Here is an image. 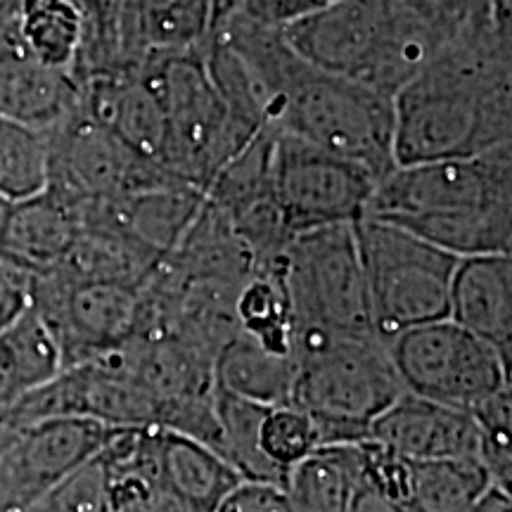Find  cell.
<instances>
[{
    "label": "cell",
    "instance_id": "cell-1",
    "mask_svg": "<svg viewBox=\"0 0 512 512\" xmlns=\"http://www.w3.org/2000/svg\"><path fill=\"white\" fill-rule=\"evenodd\" d=\"M512 24L446 43L392 98L396 166L477 157L512 145Z\"/></svg>",
    "mask_w": 512,
    "mask_h": 512
},
{
    "label": "cell",
    "instance_id": "cell-2",
    "mask_svg": "<svg viewBox=\"0 0 512 512\" xmlns=\"http://www.w3.org/2000/svg\"><path fill=\"white\" fill-rule=\"evenodd\" d=\"M366 216L394 223L446 252L512 254V145L477 157L396 166Z\"/></svg>",
    "mask_w": 512,
    "mask_h": 512
},
{
    "label": "cell",
    "instance_id": "cell-3",
    "mask_svg": "<svg viewBox=\"0 0 512 512\" xmlns=\"http://www.w3.org/2000/svg\"><path fill=\"white\" fill-rule=\"evenodd\" d=\"M283 31L306 62L387 98L453 41L413 0H335Z\"/></svg>",
    "mask_w": 512,
    "mask_h": 512
},
{
    "label": "cell",
    "instance_id": "cell-4",
    "mask_svg": "<svg viewBox=\"0 0 512 512\" xmlns=\"http://www.w3.org/2000/svg\"><path fill=\"white\" fill-rule=\"evenodd\" d=\"M290 406L309 418L318 446L368 439L370 427L403 394L377 337L294 339Z\"/></svg>",
    "mask_w": 512,
    "mask_h": 512
},
{
    "label": "cell",
    "instance_id": "cell-5",
    "mask_svg": "<svg viewBox=\"0 0 512 512\" xmlns=\"http://www.w3.org/2000/svg\"><path fill=\"white\" fill-rule=\"evenodd\" d=\"M271 131L349 159L382 181L396 169L392 98L294 55L271 112Z\"/></svg>",
    "mask_w": 512,
    "mask_h": 512
},
{
    "label": "cell",
    "instance_id": "cell-6",
    "mask_svg": "<svg viewBox=\"0 0 512 512\" xmlns=\"http://www.w3.org/2000/svg\"><path fill=\"white\" fill-rule=\"evenodd\" d=\"M164 117L162 171L207 195L214 178L259 133L228 110L204 64L202 46L150 53L140 67Z\"/></svg>",
    "mask_w": 512,
    "mask_h": 512
},
{
    "label": "cell",
    "instance_id": "cell-7",
    "mask_svg": "<svg viewBox=\"0 0 512 512\" xmlns=\"http://www.w3.org/2000/svg\"><path fill=\"white\" fill-rule=\"evenodd\" d=\"M358 256L377 339L448 318V294L458 256L394 223L363 216L354 223Z\"/></svg>",
    "mask_w": 512,
    "mask_h": 512
},
{
    "label": "cell",
    "instance_id": "cell-8",
    "mask_svg": "<svg viewBox=\"0 0 512 512\" xmlns=\"http://www.w3.org/2000/svg\"><path fill=\"white\" fill-rule=\"evenodd\" d=\"M280 268L292 309V344L304 337H377L354 223L294 235Z\"/></svg>",
    "mask_w": 512,
    "mask_h": 512
},
{
    "label": "cell",
    "instance_id": "cell-9",
    "mask_svg": "<svg viewBox=\"0 0 512 512\" xmlns=\"http://www.w3.org/2000/svg\"><path fill=\"white\" fill-rule=\"evenodd\" d=\"M387 354L403 392L458 411L472 413L512 387L510 361L448 318L401 332Z\"/></svg>",
    "mask_w": 512,
    "mask_h": 512
},
{
    "label": "cell",
    "instance_id": "cell-10",
    "mask_svg": "<svg viewBox=\"0 0 512 512\" xmlns=\"http://www.w3.org/2000/svg\"><path fill=\"white\" fill-rule=\"evenodd\" d=\"M271 178L292 235L344 226L366 216L377 178L349 159L273 131Z\"/></svg>",
    "mask_w": 512,
    "mask_h": 512
},
{
    "label": "cell",
    "instance_id": "cell-11",
    "mask_svg": "<svg viewBox=\"0 0 512 512\" xmlns=\"http://www.w3.org/2000/svg\"><path fill=\"white\" fill-rule=\"evenodd\" d=\"M29 306L53 337L62 368H69L136 335L140 287L72 280L60 273L29 275Z\"/></svg>",
    "mask_w": 512,
    "mask_h": 512
},
{
    "label": "cell",
    "instance_id": "cell-12",
    "mask_svg": "<svg viewBox=\"0 0 512 512\" xmlns=\"http://www.w3.org/2000/svg\"><path fill=\"white\" fill-rule=\"evenodd\" d=\"M48 183L69 202H91L176 183L79 107L46 133Z\"/></svg>",
    "mask_w": 512,
    "mask_h": 512
},
{
    "label": "cell",
    "instance_id": "cell-13",
    "mask_svg": "<svg viewBox=\"0 0 512 512\" xmlns=\"http://www.w3.org/2000/svg\"><path fill=\"white\" fill-rule=\"evenodd\" d=\"M112 430L83 418H48L22 427L0 453V512H29L62 477L93 458Z\"/></svg>",
    "mask_w": 512,
    "mask_h": 512
},
{
    "label": "cell",
    "instance_id": "cell-14",
    "mask_svg": "<svg viewBox=\"0 0 512 512\" xmlns=\"http://www.w3.org/2000/svg\"><path fill=\"white\" fill-rule=\"evenodd\" d=\"M74 76L31 53L15 27L0 29V117L48 133L79 107Z\"/></svg>",
    "mask_w": 512,
    "mask_h": 512
},
{
    "label": "cell",
    "instance_id": "cell-15",
    "mask_svg": "<svg viewBox=\"0 0 512 512\" xmlns=\"http://www.w3.org/2000/svg\"><path fill=\"white\" fill-rule=\"evenodd\" d=\"M368 439L408 460H479V427L472 413L406 392L373 422Z\"/></svg>",
    "mask_w": 512,
    "mask_h": 512
},
{
    "label": "cell",
    "instance_id": "cell-16",
    "mask_svg": "<svg viewBox=\"0 0 512 512\" xmlns=\"http://www.w3.org/2000/svg\"><path fill=\"white\" fill-rule=\"evenodd\" d=\"M448 320L484 339L512 361V256L458 259L448 294Z\"/></svg>",
    "mask_w": 512,
    "mask_h": 512
},
{
    "label": "cell",
    "instance_id": "cell-17",
    "mask_svg": "<svg viewBox=\"0 0 512 512\" xmlns=\"http://www.w3.org/2000/svg\"><path fill=\"white\" fill-rule=\"evenodd\" d=\"M79 230L76 204L60 192L43 188L12 202L0 240V261L29 275L50 273L62 264Z\"/></svg>",
    "mask_w": 512,
    "mask_h": 512
},
{
    "label": "cell",
    "instance_id": "cell-18",
    "mask_svg": "<svg viewBox=\"0 0 512 512\" xmlns=\"http://www.w3.org/2000/svg\"><path fill=\"white\" fill-rule=\"evenodd\" d=\"M79 93L88 117L162 169V107L140 69L93 76L79 83Z\"/></svg>",
    "mask_w": 512,
    "mask_h": 512
},
{
    "label": "cell",
    "instance_id": "cell-19",
    "mask_svg": "<svg viewBox=\"0 0 512 512\" xmlns=\"http://www.w3.org/2000/svg\"><path fill=\"white\" fill-rule=\"evenodd\" d=\"M107 470L110 512H185L159 463V430L114 427L98 451Z\"/></svg>",
    "mask_w": 512,
    "mask_h": 512
},
{
    "label": "cell",
    "instance_id": "cell-20",
    "mask_svg": "<svg viewBox=\"0 0 512 512\" xmlns=\"http://www.w3.org/2000/svg\"><path fill=\"white\" fill-rule=\"evenodd\" d=\"M164 273L188 283H211L242 287L256 271L252 254L233 226L204 195L197 216L183 238L159 261Z\"/></svg>",
    "mask_w": 512,
    "mask_h": 512
},
{
    "label": "cell",
    "instance_id": "cell-21",
    "mask_svg": "<svg viewBox=\"0 0 512 512\" xmlns=\"http://www.w3.org/2000/svg\"><path fill=\"white\" fill-rule=\"evenodd\" d=\"M81 17L76 83L102 74L140 69L150 55L140 31L136 0H72Z\"/></svg>",
    "mask_w": 512,
    "mask_h": 512
},
{
    "label": "cell",
    "instance_id": "cell-22",
    "mask_svg": "<svg viewBox=\"0 0 512 512\" xmlns=\"http://www.w3.org/2000/svg\"><path fill=\"white\" fill-rule=\"evenodd\" d=\"M159 463L166 484L185 512H216L240 484H245L214 448L178 432L159 430Z\"/></svg>",
    "mask_w": 512,
    "mask_h": 512
},
{
    "label": "cell",
    "instance_id": "cell-23",
    "mask_svg": "<svg viewBox=\"0 0 512 512\" xmlns=\"http://www.w3.org/2000/svg\"><path fill=\"white\" fill-rule=\"evenodd\" d=\"M62 370L60 351L38 313L27 306L0 330V413Z\"/></svg>",
    "mask_w": 512,
    "mask_h": 512
},
{
    "label": "cell",
    "instance_id": "cell-24",
    "mask_svg": "<svg viewBox=\"0 0 512 512\" xmlns=\"http://www.w3.org/2000/svg\"><path fill=\"white\" fill-rule=\"evenodd\" d=\"M358 479V444L318 446L292 467L283 491L294 512H349Z\"/></svg>",
    "mask_w": 512,
    "mask_h": 512
},
{
    "label": "cell",
    "instance_id": "cell-25",
    "mask_svg": "<svg viewBox=\"0 0 512 512\" xmlns=\"http://www.w3.org/2000/svg\"><path fill=\"white\" fill-rule=\"evenodd\" d=\"M214 380L216 387L240 399L285 406L292 394L294 358L271 354L245 332H238L216 356Z\"/></svg>",
    "mask_w": 512,
    "mask_h": 512
},
{
    "label": "cell",
    "instance_id": "cell-26",
    "mask_svg": "<svg viewBox=\"0 0 512 512\" xmlns=\"http://www.w3.org/2000/svg\"><path fill=\"white\" fill-rule=\"evenodd\" d=\"M216 422H219V456L252 484H271L283 489L287 475L264 456L259 444L261 422L271 406L240 399L216 387Z\"/></svg>",
    "mask_w": 512,
    "mask_h": 512
},
{
    "label": "cell",
    "instance_id": "cell-27",
    "mask_svg": "<svg viewBox=\"0 0 512 512\" xmlns=\"http://www.w3.org/2000/svg\"><path fill=\"white\" fill-rule=\"evenodd\" d=\"M406 508L411 512H465L489 489L491 477L475 458L408 460Z\"/></svg>",
    "mask_w": 512,
    "mask_h": 512
},
{
    "label": "cell",
    "instance_id": "cell-28",
    "mask_svg": "<svg viewBox=\"0 0 512 512\" xmlns=\"http://www.w3.org/2000/svg\"><path fill=\"white\" fill-rule=\"evenodd\" d=\"M283 261L254 271L235 297V318L240 332L259 342L271 354L292 356V309L283 280Z\"/></svg>",
    "mask_w": 512,
    "mask_h": 512
},
{
    "label": "cell",
    "instance_id": "cell-29",
    "mask_svg": "<svg viewBox=\"0 0 512 512\" xmlns=\"http://www.w3.org/2000/svg\"><path fill=\"white\" fill-rule=\"evenodd\" d=\"M17 31L38 60L72 74L81 46V17L72 0H24Z\"/></svg>",
    "mask_w": 512,
    "mask_h": 512
},
{
    "label": "cell",
    "instance_id": "cell-30",
    "mask_svg": "<svg viewBox=\"0 0 512 512\" xmlns=\"http://www.w3.org/2000/svg\"><path fill=\"white\" fill-rule=\"evenodd\" d=\"M150 53L200 48L214 27L211 0H136Z\"/></svg>",
    "mask_w": 512,
    "mask_h": 512
},
{
    "label": "cell",
    "instance_id": "cell-31",
    "mask_svg": "<svg viewBox=\"0 0 512 512\" xmlns=\"http://www.w3.org/2000/svg\"><path fill=\"white\" fill-rule=\"evenodd\" d=\"M48 183L46 133L0 117V195L24 200Z\"/></svg>",
    "mask_w": 512,
    "mask_h": 512
},
{
    "label": "cell",
    "instance_id": "cell-32",
    "mask_svg": "<svg viewBox=\"0 0 512 512\" xmlns=\"http://www.w3.org/2000/svg\"><path fill=\"white\" fill-rule=\"evenodd\" d=\"M479 427V463L486 467L491 482L510 491L512 482V392L510 387L486 399L472 411Z\"/></svg>",
    "mask_w": 512,
    "mask_h": 512
},
{
    "label": "cell",
    "instance_id": "cell-33",
    "mask_svg": "<svg viewBox=\"0 0 512 512\" xmlns=\"http://www.w3.org/2000/svg\"><path fill=\"white\" fill-rule=\"evenodd\" d=\"M259 444L264 456L271 463L290 475L297 463L311 456L318 448L316 432H313L309 418L302 411L285 403V406H271L261 422Z\"/></svg>",
    "mask_w": 512,
    "mask_h": 512
},
{
    "label": "cell",
    "instance_id": "cell-34",
    "mask_svg": "<svg viewBox=\"0 0 512 512\" xmlns=\"http://www.w3.org/2000/svg\"><path fill=\"white\" fill-rule=\"evenodd\" d=\"M29 512H110L107 470L98 453L62 477Z\"/></svg>",
    "mask_w": 512,
    "mask_h": 512
},
{
    "label": "cell",
    "instance_id": "cell-35",
    "mask_svg": "<svg viewBox=\"0 0 512 512\" xmlns=\"http://www.w3.org/2000/svg\"><path fill=\"white\" fill-rule=\"evenodd\" d=\"M335 0H242L240 8L249 17L259 22L271 24V27L285 29L287 24L299 22V19L313 15V12L328 8Z\"/></svg>",
    "mask_w": 512,
    "mask_h": 512
},
{
    "label": "cell",
    "instance_id": "cell-36",
    "mask_svg": "<svg viewBox=\"0 0 512 512\" xmlns=\"http://www.w3.org/2000/svg\"><path fill=\"white\" fill-rule=\"evenodd\" d=\"M216 512H294L285 491L271 484L245 482L230 494Z\"/></svg>",
    "mask_w": 512,
    "mask_h": 512
},
{
    "label": "cell",
    "instance_id": "cell-37",
    "mask_svg": "<svg viewBox=\"0 0 512 512\" xmlns=\"http://www.w3.org/2000/svg\"><path fill=\"white\" fill-rule=\"evenodd\" d=\"M29 306V273L0 261V330Z\"/></svg>",
    "mask_w": 512,
    "mask_h": 512
},
{
    "label": "cell",
    "instance_id": "cell-38",
    "mask_svg": "<svg viewBox=\"0 0 512 512\" xmlns=\"http://www.w3.org/2000/svg\"><path fill=\"white\" fill-rule=\"evenodd\" d=\"M349 512H411V510H408L406 505L396 503L392 498L380 494L375 486H370L366 479L361 477L356 484L354 498H351Z\"/></svg>",
    "mask_w": 512,
    "mask_h": 512
},
{
    "label": "cell",
    "instance_id": "cell-39",
    "mask_svg": "<svg viewBox=\"0 0 512 512\" xmlns=\"http://www.w3.org/2000/svg\"><path fill=\"white\" fill-rule=\"evenodd\" d=\"M465 512H512L510 491L498 484H491L477 501L467 505Z\"/></svg>",
    "mask_w": 512,
    "mask_h": 512
},
{
    "label": "cell",
    "instance_id": "cell-40",
    "mask_svg": "<svg viewBox=\"0 0 512 512\" xmlns=\"http://www.w3.org/2000/svg\"><path fill=\"white\" fill-rule=\"evenodd\" d=\"M24 0H0V29L15 27Z\"/></svg>",
    "mask_w": 512,
    "mask_h": 512
},
{
    "label": "cell",
    "instance_id": "cell-41",
    "mask_svg": "<svg viewBox=\"0 0 512 512\" xmlns=\"http://www.w3.org/2000/svg\"><path fill=\"white\" fill-rule=\"evenodd\" d=\"M19 430H22V427H19L15 420H10L8 415L0 413V453H3L5 448H8V444L17 437Z\"/></svg>",
    "mask_w": 512,
    "mask_h": 512
},
{
    "label": "cell",
    "instance_id": "cell-42",
    "mask_svg": "<svg viewBox=\"0 0 512 512\" xmlns=\"http://www.w3.org/2000/svg\"><path fill=\"white\" fill-rule=\"evenodd\" d=\"M242 0H211V10H214V24L219 22L221 17L230 15V12H235L240 8Z\"/></svg>",
    "mask_w": 512,
    "mask_h": 512
},
{
    "label": "cell",
    "instance_id": "cell-43",
    "mask_svg": "<svg viewBox=\"0 0 512 512\" xmlns=\"http://www.w3.org/2000/svg\"><path fill=\"white\" fill-rule=\"evenodd\" d=\"M12 202L15 200H8L5 195H0V240H3V230H5V223H8Z\"/></svg>",
    "mask_w": 512,
    "mask_h": 512
}]
</instances>
